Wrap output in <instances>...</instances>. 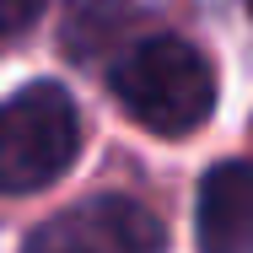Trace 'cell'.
<instances>
[{
  "instance_id": "cell-2",
  "label": "cell",
  "mask_w": 253,
  "mask_h": 253,
  "mask_svg": "<svg viewBox=\"0 0 253 253\" xmlns=\"http://www.w3.org/2000/svg\"><path fill=\"white\" fill-rule=\"evenodd\" d=\"M81 113L65 86L33 81L0 102V194H38L76 162Z\"/></svg>"
},
{
  "instance_id": "cell-6",
  "label": "cell",
  "mask_w": 253,
  "mask_h": 253,
  "mask_svg": "<svg viewBox=\"0 0 253 253\" xmlns=\"http://www.w3.org/2000/svg\"><path fill=\"white\" fill-rule=\"evenodd\" d=\"M248 11H253V0H248Z\"/></svg>"
},
{
  "instance_id": "cell-3",
  "label": "cell",
  "mask_w": 253,
  "mask_h": 253,
  "mask_svg": "<svg viewBox=\"0 0 253 253\" xmlns=\"http://www.w3.org/2000/svg\"><path fill=\"white\" fill-rule=\"evenodd\" d=\"M22 253H167V232L140 200L97 194L49 215Z\"/></svg>"
},
{
  "instance_id": "cell-5",
  "label": "cell",
  "mask_w": 253,
  "mask_h": 253,
  "mask_svg": "<svg viewBox=\"0 0 253 253\" xmlns=\"http://www.w3.org/2000/svg\"><path fill=\"white\" fill-rule=\"evenodd\" d=\"M43 5H49V0H0V33H22V27H33V22L43 16Z\"/></svg>"
},
{
  "instance_id": "cell-4",
  "label": "cell",
  "mask_w": 253,
  "mask_h": 253,
  "mask_svg": "<svg viewBox=\"0 0 253 253\" xmlns=\"http://www.w3.org/2000/svg\"><path fill=\"white\" fill-rule=\"evenodd\" d=\"M194 232H200V253H253V167L248 162H215L205 172Z\"/></svg>"
},
{
  "instance_id": "cell-1",
  "label": "cell",
  "mask_w": 253,
  "mask_h": 253,
  "mask_svg": "<svg viewBox=\"0 0 253 253\" xmlns=\"http://www.w3.org/2000/svg\"><path fill=\"white\" fill-rule=\"evenodd\" d=\"M108 86L124 102V113L140 119L156 135H189L215 108L210 59L172 33H151V38L124 43L108 65Z\"/></svg>"
}]
</instances>
